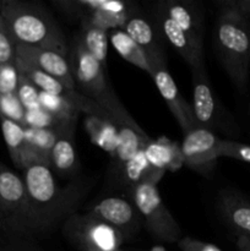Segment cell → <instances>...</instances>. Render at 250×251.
Segmentation results:
<instances>
[{
  "label": "cell",
  "mask_w": 250,
  "mask_h": 251,
  "mask_svg": "<svg viewBox=\"0 0 250 251\" xmlns=\"http://www.w3.org/2000/svg\"><path fill=\"white\" fill-rule=\"evenodd\" d=\"M16 58L27 61L39 70L53 76L54 78L64 83L69 90H76L68 56L50 49L17 44Z\"/></svg>",
  "instance_id": "cell-13"
},
{
  "label": "cell",
  "mask_w": 250,
  "mask_h": 251,
  "mask_svg": "<svg viewBox=\"0 0 250 251\" xmlns=\"http://www.w3.org/2000/svg\"><path fill=\"white\" fill-rule=\"evenodd\" d=\"M237 159V161L250 163V145L242 142L233 141V140L221 139L220 142V158Z\"/></svg>",
  "instance_id": "cell-31"
},
{
  "label": "cell",
  "mask_w": 250,
  "mask_h": 251,
  "mask_svg": "<svg viewBox=\"0 0 250 251\" xmlns=\"http://www.w3.org/2000/svg\"><path fill=\"white\" fill-rule=\"evenodd\" d=\"M71 124V123H69ZM54 129V127H46V129H37V127L25 126L27 141L31 147L33 154L34 163H41L44 166L50 167V152L53 149L54 142L59 136V132L66 125Z\"/></svg>",
  "instance_id": "cell-22"
},
{
  "label": "cell",
  "mask_w": 250,
  "mask_h": 251,
  "mask_svg": "<svg viewBox=\"0 0 250 251\" xmlns=\"http://www.w3.org/2000/svg\"><path fill=\"white\" fill-rule=\"evenodd\" d=\"M154 22L164 41L185 60L191 70L206 68L203 44L184 32L173 20L169 19L158 6L154 10Z\"/></svg>",
  "instance_id": "cell-12"
},
{
  "label": "cell",
  "mask_w": 250,
  "mask_h": 251,
  "mask_svg": "<svg viewBox=\"0 0 250 251\" xmlns=\"http://www.w3.org/2000/svg\"><path fill=\"white\" fill-rule=\"evenodd\" d=\"M61 230L78 251H114L125 242L117 229L88 212L73 213Z\"/></svg>",
  "instance_id": "cell-6"
},
{
  "label": "cell",
  "mask_w": 250,
  "mask_h": 251,
  "mask_svg": "<svg viewBox=\"0 0 250 251\" xmlns=\"http://www.w3.org/2000/svg\"><path fill=\"white\" fill-rule=\"evenodd\" d=\"M151 77L158 92L161 93L162 98L173 114L174 119L180 126L183 134L185 135L190 130L198 127L199 125L196 123L195 117H194L193 107L180 95L178 86H176L175 81L172 77L171 74L168 73L167 66L154 69Z\"/></svg>",
  "instance_id": "cell-14"
},
{
  "label": "cell",
  "mask_w": 250,
  "mask_h": 251,
  "mask_svg": "<svg viewBox=\"0 0 250 251\" xmlns=\"http://www.w3.org/2000/svg\"><path fill=\"white\" fill-rule=\"evenodd\" d=\"M151 251H166V250L162 249V248H153Z\"/></svg>",
  "instance_id": "cell-36"
},
{
  "label": "cell",
  "mask_w": 250,
  "mask_h": 251,
  "mask_svg": "<svg viewBox=\"0 0 250 251\" xmlns=\"http://www.w3.org/2000/svg\"><path fill=\"white\" fill-rule=\"evenodd\" d=\"M176 245L181 251H223L217 245L184 235L178 240Z\"/></svg>",
  "instance_id": "cell-33"
},
{
  "label": "cell",
  "mask_w": 250,
  "mask_h": 251,
  "mask_svg": "<svg viewBox=\"0 0 250 251\" xmlns=\"http://www.w3.org/2000/svg\"><path fill=\"white\" fill-rule=\"evenodd\" d=\"M0 251H47L0 213Z\"/></svg>",
  "instance_id": "cell-26"
},
{
  "label": "cell",
  "mask_w": 250,
  "mask_h": 251,
  "mask_svg": "<svg viewBox=\"0 0 250 251\" xmlns=\"http://www.w3.org/2000/svg\"><path fill=\"white\" fill-rule=\"evenodd\" d=\"M164 173L166 171L154 168L149 163L144 150L132 157L130 161H127L118 172L122 180L130 188L141 183L157 184L164 176Z\"/></svg>",
  "instance_id": "cell-21"
},
{
  "label": "cell",
  "mask_w": 250,
  "mask_h": 251,
  "mask_svg": "<svg viewBox=\"0 0 250 251\" xmlns=\"http://www.w3.org/2000/svg\"><path fill=\"white\" fill-rule=\"evenodd\" d=\"M131 202L139 211L142 225L154 240L173 244L183 237L175 218L172 216L157 189V184L141 183L130 188Z\"/></svg>",
  "instance_id": "cell-5"
},
{
  "label": "cell",
  "mask_w": 250,
  "mask_h": 251,
  "mask_svg": "<svg viewBox=\"0 0 250 251\" xmlns=\"http://www.w3.org/2000/svg\"><path fill=\"white\" fill-rule=\"evenodd\" d=\"M157 6L184 32L199 43H202L205 20L202 10L195 2L189 0H163L159 1Z\"/></svg>",
  "instance_id": "cell-15"
},
{
  "label": "cell",
  "mask_w": 250,
  "mask_h": 251,
  "mask_svg": "<svg viewBox=\"0 0 250 251\" xmlns=\"http://www.w3.org/2000/svg\"><path fill=\"white\" fill-rule=\"evenodd\" d=\"M86 212L100 218L117 229L125 242L134 239L141 229L142 218L134 203L118 196H109L97 201Z\"/></svg>",
  "instance_id": "cell-10"
},
{
  "label": "cell",
  "mask_w": 250,
  "mask_h": 251,
  "mask_svg": "<svg viewBox=\"0 0 250 251\" xmlns=\"http://www.w3.org/2000/svg\"><path fill=\"white\" fill-rule=\"evenodd\" d=\"M114 251H123V250H120V249H119V250H114Z\"/></svg>",
  "instance_id": "cell-38"
},
{
  "label": "cell",
  "mask_w": 250,
  "mask_h": 251,
  "mask_svg": "<svg viewBox=\"0 0 250 251\" xmlns=\"http://www.w3.org/2000/svg\"><path fill=\"white\" fill-rule=\"evenodd\" d=\"M16 46L17 43L11 31L0 15V65L15 63Z\"/></svg>",
  "instance_id": "cell-30"
},
{
  "label": "cell",
  "mask_w": 250,
  "mask_h": 251,
  "mask_svg": "<svg viewBox=\"0 0 250 251\" xmlns=\"http://www.w3.org/2000/svg\"><path fill=\"white\" fill-rule=\"evenodd\" d=\"M115 127L118 132V144L114 154L110 158L113 168L118 173L127 161L145 149L151 137L137 125L134 118L117 124Z\"/></svg>",
  "instance_id": "cell-16"
},
{
  "label": "cell",
  "mask_w": 250,
  "mask_h": 251,
  "mask_svg": "<svg viewBox=\"0 0 250 251\" xmlns=\"http://www.w3.org/2000/svg\"><path fill=\"white\" fill-rule=\"evenodd\" d=\"M215 46L230 81L238 90L244 91L250 77V20L233 10L220 7Z\"/></svg>",
  "instance_id": "cell-3"
},
{
  "label": "cell",
  "mask_w": 250,
  "mask_h": 251,
  "mask_svg": "<svg viewBox=\"0 0 250 251\" xmlns=\"http://www.w3.org/2000/svg\"><path fill=\"white\" fill-rule=\"evenodd\" d=\"M193 73V112L200 127L210 131L232 134L234 123L216 97L208 81L206 68L191 70Z\"/></svg>",
  "instance_id": "cell-8"
},
{
  "label": "cell",
  "mask_w": 250,
  "mask_h": 251,
  "mask_svg": "<svg viewBox=\"0 0 250 251\" xmlns=\"http://www.w3.org/2000/svg\"><path fill=\"white\" fill-rule=\"evenodd\" d=\"M123 29L146 54L152 73L154 69L167 66L166 41L154 20H150L135 9Z\"/></svg>",
  "instance_id": "cell-11"
},
{
  "label": "cell",
  "mask_w": 250,
  "mask_h": 251,
  "mask_svg": "<svg viewBox=\"0 0 250 251\" xmlns=\"http://www.w3.org/2000/svg\"><path fill=\"white\" fill-rule=\"evenodd\" d=\"M0 213L28 237L37 239L26 185L19 174L0 162Z\"/></svg>",
  "instance_id": "cell-7"
},
{
  "label": "cell",
  "mask_w": 250,
  "mask_h": 251,
  "mask_svg": "<svg viewBox=\"0 0 250 251\" xmlns=\"http://www.w3.org/2000/svg\"><path fill=\"white\" fill-rule=\"evenodd\" d=\"M220 7H225L238 12L245 19L250 20V0H221Z\"/></svg>",
  "instance_id": "cell-34"
},
{
  "label": "cell",
  "mask_w": 250,
  "mask_h": 251,
  "mask_svg": "<svg viewBox=\"0 0 250 251\" xmlns=\"http://www.w3.org/2000/svg\"><path fill=\"white\" fill-rule=\"evenodd\" d=\"M69 63L76 90L100 105L108 113L113 125L131 119L108 83L105 69L86 50L77 37L74 38L69 49Z\"/></svg>",
  "instance_id": "cell-4"
},
{
  "label": "cell",
  "mask_w": 250,
  "mask_h": 251,
  "mask_svg": "<svg viewBox=\"0 0 250 251\" xmlns=\"http://www.w3.org/2000/svg\"><path fill=\"white\" fill-rule=\"evenodd\" d=\"M75 127L76 123L63 127L50 152V169L63 178L74 176L78 169V158L74 142Z\"/></svg>",
  "instance_id": "cell-18"
},
{
  "label": "cell",
  "mask_w": 250,
  "mask_h": 251,
  "mask_svg": "<svg viewBox=\"0 0 250 251\" xmlns=\"http://www.w3.org/2000/svg\"><path fill=\"white\" fill-rule=\"evenodd\" d=\"M109 42L113 46V48L118 51V54L124 60H126L131 65L141 69L142 71H145L150 76H152L151 66H150L149 60H147L146 54L130 38V36L124 29H114V31H110Z\"/></svg>",
  "instance_id": "cell-24"
},
{
  "label": "cell",
  "mask_w": 250,
  "mask_h": 251,
  "mask_svg": "<svg viewBox=\"0 0 250 251\" xmlns=\"http://www.w3.org/2000/svg\"><path fill=\"white\" fill-rule=\"evenodd\" d=\"M15 65H16L17 71L25 77L28 78L32 83L37 87L39 92L48 93V95L53 96H60V97H69L71 91L69 90L64 83L54 78L53 76L48 75L44 71L39 70L36 66L31 65L27 61L21 60V59L16 58L15 59Z\"/></svg>",
  "instance_id": "cell-23"
},
{
  "label": "cell",
  "mask_w": 250,
  "mask_h": 251,
  "mask_svg": "<svg viewBox=\"0 0 250 251\" xmlns=\"http://www.w3.org/2000/svg\"><path fill=\"white\" fill-rule=\"evenodd\" d=\"M85 126L93 144L112 157L118 144L117 127L113 125V123L102 118L86 117Z\"/></svg>",
  "instance_id": "cell-27"
},
{
  "label": "cell",
  "mask_w": 250,
  "mask_h": 251,
  "mask_svg": "<svg viewBox=\"0 0 250 251\" xmlns=\"http://www.w3.org/2000/svg\"><path fill=\"white\" fill-rule=\"evenodd\" d=\"M78 39L85 47L86 50L100 64L104 69H107L108 58V43L109 37L108 32L90 22H80V33L77 34Z\"/></svg>",
  "instance_id": "cell-25"
},
{
  "label": "cell",
  "mask_w": 250,
  "mask_h": 251,
  "mask_svg": "<svg viewBox=\"0 0 250 251\" xmlns=\"http://www.w3.org/2000/svg\"><path fill=\"white\" fill-rule=\"evenodd\" d=\"M22 179L31 203L37 239L47 237L75 213L91 188L86 180H75L61 188L55 181L50 167L41 163L29 164L22 169Z\"/></svg>",
  "instance_id": "cell-1"
},
{
  "label": "cell",
  "mask_w": 250,
  "mask_h": 251,
  "mask_svg": "<svg viewBox=\"0 0 250 251\" xmlns=\"http://www.w3.org/2000/svg\"><path fill=\"white\" fill-rule=\"evenodd\" d=\"M0 126H1L5 145L15 167L22 171L29 164H33L34 158L28 141H27L24 125L0 117Z\"/></svg>",
  "instance_id": "cell-19"
},
{
  "label": "cell",
  "mask_w": 250,
  "mask_h": 251,
  "mask_svg": "<svg viewBox=\"0 0 250 251\" xmlns=\"http://www.w3.org/2000/svg\"><path fill=\"white\" fill-rule=\"evenodd\" d=\"M0 15L17 44L69 55L70 48L60 26L42 5L22 0H0Z\"/></svg>",
  "instance_id": "cell-2"
},
{
  "label": "cell",
  "mask_w": 250,
  "mask_h": 251,
  "mask_svg": "<svg viewBox=\"0 0 250 251\" xmlns=\"http://www.w3.org/2000/svg\"><path fill=\"white\" fill-rule=\"evenodd\" d=\"M237 249L239 251H250V238L238 235L237 238Z\"/></svg>",
  "instance_id": "cell-35"
},
{
  "label": "cell",
  "mask_w": 250,
  "mask_h": 251,
  "mask_svg": "<svg viewBox=\"0 0 250 251\" xmlns=\"http://www.w3.org/2000/svg\"><path fill=\"white\" fill-rule=\"evenodd\" d=\"M220 142L221 137L203 127L186 132L180 144L184 166L202 176L210 174L220 158Z\"/></svg>",
  "instance_id": "cell-9"
},
{
  "label": "cell",
  "mask_w": 250,
  "mask_h": 251,
  "mask_svg": "<svg viewBox=\"0 0 250 251\" xmlns=\"http://www.w3.org/2000/svg\"><path fill=\"white\" fill-rule=\"evenodd\" d=\"M249 60H250V50H249Z\"/></svg>",
  "instance_id": "cell-37"
},
{
  "label": "cell",
  "mask_w": 250,
  "mask_h": 251,
  "mask_svg": "<svg viewBox=\"0 0 250 251\" xmlns=\"http://www.w3.org/2000/svg\"><path fill=\"white\" fill-rule=\"evenodd\" d=\"M144 152L149 163L157 169L175 172L184 166L180 145L167 137L151 139L145 146Z\"/></svg>",
  "instance_id": "cell-20"
},
{
  "label": "cell",
  "mask_w": 250,
  "mask_h": 251,
  "mask_svg": "<svg viewBox=\"0 0 250 251\" xmlns=\"http://www.w3.org/2000/svg\"><path fill=\"white\" fill-rule=\"evenodd\" d=\"M19 86V71L14 64L0 65V96L16 93Z\"/></svg>",
  "instance_id": "cell-32"
},
{
  "label": "cell",
  "mask_w": 250,
  "mask_h": 251,
  "mask_svg": "<svg viewBox=\"0 0 250 251\" xmlns=\"http://www.w3.org/2000/svg\"><path fill=\"white\" fill-rule=\"evenodd\" d=\"M16 95L25 110H33L41 108L39 102V91L27 77L19 73V86Z\"/></svg>",
  "instance_id": "cell-29"
},
{
  "label": "cell",
  "mask_w": 250,
  "mask_h": 251,
  "mask_svg": "<svg viewBox=\"0 0 250 251\" xmlns=\"http://www.w3.org/2000/svg\"><path fill=\"white\" fill-rule=\"evenodd\" d=\"M25 115L26 110L16 93L0 96V117H4L25 126Z\"/></svg>",
  "instance_id": "cell-28"
},
{
  "label": "cell",
  "mask_w": 250,
  "mask_h": 251,
  "mask_svg": "<svg viewBox=\"0 0 250 251\" xmlns=\"http://www.w3.org/2000/svg\"><path fill=\"white\" fill-rule=\"evenodd\" d=\"M217 208L223 220L238 235L250 238V201L232 190L218 194Z\"/></svg>",
  "instance_id": "cell-17"
}]
</instances>
